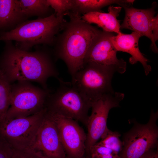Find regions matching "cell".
<instances>
[{"label":"cell","mask_w":158,"mask_h":158,"mask_svg":"<svg viewBox=\"0 0 158 158\" xmlns=\"http://www.w3.org/2000/svg\"><path fill=\"white\" fill-rule=\"evenodd\" d=\"M72 9L70 11L81 15L94 12H101L107 6L116 4L123 7L131 6L134 0H73Z\"/></svg>","instance_id":"e0dca14e"},{"label":"cell","mask_w":158,"mask_h":158,"mask_svg":"<svg viewBox=\"0 0 158 158\" xmlns=\"http://www.w3.org/2000/svg\"><path fill=\"white\" fill-rule=\"evenodd\" d=\"M55 123L67 158H85L86 133L77 121L48 112Z\"/></svg>","instance_id":"8fae6325"},{"label":"cell","mask_w":158,"mask_h":158,"mask_svg":"<svg viewBox=\"0 0 158 158\" xmlns=\"http://www.w3.org/2000/svg\"><path fill=\"white\" fill-rule=\"evenodd\" d=\"M143 36L140 32L132 31L130 34L122 32L115 35L111 38V42L117 51L126 52L131 56L129 60V63L134 64L139 62L142 65L146 75H147L151 71V67L148 65V60L140 52L139 47L140 38Z\"/></svg>","instance_id":"5bb4252c"},{"label":"cell","mask_w":158,"mask_h":158,"mask_svg":"<svg viewBox=\"0 0 158 158\" xmlns=\"http://www.w3.org/2000/svg\"><path fill=\"white\" fill-rule=\"evenodd\" d=\"M158 111L152 110L147 123L134 122L132 128L123 136L119 158H141L150 150L158 148Z\"/></svg>","instance_id":"52a82bcc"},{"label":"cell","mask_w":158,"mask_h":158,"mask_svg":"<svg viewBox=\"0 0 158 158\" xmlns=\"http://www.w3.org/2000/svg\"><path fill=\"white\" fill-rule=\"evenodd\" d=\"M27 20L21 11L18 0H0V30L2 32L13 30Z\"/></svg>","instance_id":"2e32d148"},{"label":"cell","mask_w":158,"mask_h":158,"mask_svg":"<svg viewBox=\"0 0 158 158\" xmlns=\"http://www.w3.org/2000/svg\"><path fill=\"white\" fill-rule=\"evenodd\" d=\"M6 144L8 158H42L32 152L13 148L6 142Z\"/></svg>","instance_id":"603a6c76"},{"label":"cell","mask_w":158,"mask_h":158,"mask_svg":"<svg viewBox=\"0 0 158 158\" xmlns=\"http://www.w3.org/2000/svg\"><path fill=\"white\" fill-rule=\"evenodd\" d=\"M87 157L90 158H119L118 154L98 142L90 149Z\"/></svg>","instance_id":"7402d4cb"},{"label":"cell","mask_w":158,"mask_h":158,"mask_svg":"<svg viewBox=\"0 0 158 158\" xmlns=\"http://www.w3.org/2000/svg\"><path fill=\"white\" fill-rule=\"evenodd\" d=\"M114 33L102 31L101 34L91 47L86 55L85 64L92 62L106 66H113L122 74L126 71V63L122 59H118L117 51L111 40Z\"/></svg>","instance_id":"4fadbf2b"},{"label":"cell","mask_w":158,"mask_h":158,"mask_svg":"<svg viewBox=\"0 0 158 158\" xmlns=\"http://www.w3.org/2000/svg\"><path fill=\"white\" fill-rule=\"evenodd\" d=\"M60 85L49 94L46 104L47 111L73 119L86 125L92 102L72 85L58 79Z\"/></svg>","instance_id":"277c9868"},{"label":"cell","mask_w":158,"mask_h":158,"mask_svg":"<svg viewBox=\"0 0 158 158\" xmlns=\"http://www.w3.org/2000/svg\"><path fill=\"white\" fill-rule=\"evenodd\" d=\"M141 158H158V148L150 150Z\"/></svg>","instance_id":"d4e9b609"},{"label":"cell","mask_w":158,"mask_h":158,"mask_svg":"<svg viewBox=\"0 0 158 158\" xmlns=\"http://www.w3.org/2000/svg\"><path fill=\"white\" fill-rule=\"evenodd\" d=\"M11 95L10 83L0 69V122L5 119L10 105Z\"/></svg>","instance_id":"d6986e66"},{"label":"cell","mask_w":158,"mask_h":158,"mask_svg":"<svg viewBox=\"0 0 158 158\" xmlns=\"http://www.w3.org/2000/svg\"><path fill=\"white\" fill-rule=\"evenodd\" d=\"M116 72L119 73L115 66L88 62L72 77L71 83L92 103L104 95L114 91L111 82Z\"/></svg>","instance_id":"5b68a950"},{"label":"cell","mask_w":158,"mask_h":158,"mask_svg":"<svg viewBox=\"0 0 158 158\" xmlns=\"http://www.w3.org/2000/svg\"><path fill=\"white\" fill-rule=\"evenodd\" d=\"M50 7L54 11L58 17H64L72 10L73 0H47Z\"/></svg>","instance_id":"44dd1931"},{"label":"cell","mask_w":158,"mask_h":158,"mask_svg":"<svg viewBox=\"0 0 158 158\" xmlns=\"http://www.w3.org/2000/svg\"><path fill=\"white\" fill-rule=\"evenodd\" d=\"M157 6L154 2L152 7L146 9H140L132 6L123 7L125 15L120 29L130 30L141 33L151 42V47L154 53H157L156 42L158 39V16L154 15Z\"/></svg>","instance_id":"30bf717a"},{"label":"cell","mask_w":158,"mask_h":158,"mask_svg":"<svg viewBox=\"0 0 158 158\" xmlns=\"http://www.w3.org/2000/svg\"><path fill=\"white\" fill-rule=\"evenodd\" d=\"M4 42V50L0 56V69L10 83L33 81L47 89L48 79L52 77L58 78L59 73L50 51L43 48L34 51H25L11 41Z\"/></svg>","instance_id":"6da1fadb"},{"label":"cell","mask_w":158,"mask_h":158,"mask_svg":"<svg viewBox=\"0 0 158 158\" xmlns=\"http://www.w3.org/2000/svg\"><path fill=\"white\" fill-rule=\"evenodd\" d=\"M66 22L64 17H57L55 13L45 18L27 20L13 30L1 32L0 41H15L16 46L26 51L40 44L53 46Z\"/></svg>","instance_id":"3957f363"},{"label":"cell","mask_w":158,"mask_h":158,"mask_svg":"<svg viewBox=\"0 0 158 158\" xmlns=\"http://www.w3.org/2000/svg\"><path fill=\"white\" fill-rule=\"evenodd\" d=\"M28 151L42 158H67L56 126L47 111Z\"/></svg>","instance_id":"7c38bea8"},{"label":"cell","mask_w":158,"mask_h":158,"mask_svg":"<svg viewBox=\"0 0 158 158\" xmlns=\"http://www.w3.org/2000/svg\"><path fill=\"white\" fill-rule=\"evenodd\" d=\"M0 158H8L5 142L0 138Z\"/></svg>","instance_id":"cb8c5ba5"},{"label":"cell","mask_w":158,"mask_h":158,"mask_svg":"<svg viewBox=\"0 0 158 158\" xmlns=\"http://www.w3.org/2000/svg\"><path fill=\"white\" fill-rule=\"evenodd\" d=\"M124 97L123 93L113 91L104 95L92 102L91 113L86 125L87 131L85 147L87 155L108 128L107 121L110 110L119 107L120 102Z\"/></svg>","instance_id":"9c48e42d"},{"label":"cell","mask_w":158,"mask_h":158,"mask_svg":"<svg viewBox=\"0 0 158 158\" xmlns=\"http://www.w3.org/2000/svg\"><path fill=\"white\" fill-rule=\"evenodd\" d=\"M87 158H90L89 157H87Z\"/></svg>","instance_id":"484cf974"},{"label":"cell","mask_w":158,"mask_h":158,"mask_svg":"<svg viewBox=\"0 0 158 158\" xmlns=\"http://www.w3.org/2000/svg\"><path fill=\"white\" fill-rule=\"evenodd\" d=\"M122 7L110 6L108 13L101 12H90L81 16V18L90 24H95L101 28L103 31L115 33L121 32L120 21L117 19Z\"/></svg>","instance_id":"9a60e30c"},{"label":"cell","mask_w":158,"mask_h":158,"mask_svg":"<svg viewBox=\"0 0 158 158\" xmlns=\"http://www.w3.org/2000/svg\"><path fill=\"white\" fill-rule=\"evenodd\" d=\"M50 94L48 89L34 86L28 81L11 85L10 106L5 119L26 117L44 109Z\"/></svg>","instance_id":"ba28073f"},{"label":"cell","mask_w":158,"mask_h":158,"mask_svg":"<svg viewBox=\"0 0 158 158\" xmlns=\"http://www.w3.org/2000/svg\"><path fill=\"white\" fill-rule=\"evenodd\" d=\"M120 134L116 131H112L108 128L97 142L119 154L123 147L122 141L120 139Z\"/></svg>","instance_id":"ffe728a7"},{"label":"cell","mask_w":158,"mask_h":158,"mask_svg":"<svg viewBox=\"0 0 158 158\" xmlns=\"http://www.w3.org/2000/svg\"><path fill=\"white\" fill-rule=\"evenodd\" d=\"M66 15L69 20L56 37L53 54L56 59L65 63L72 77L85 65L87 53L102 31L86 22L80 15L71 11Z\"/></svg>","instance_id":"7a4b0ae2"},{"label":"cell","mask_w":158,"mask_h":158,"mask_svg":"<svg viewBox=\"0 0 158 158\" xmlns=\"http://www.w3.org/2000/svg\"><path fill=\"white\" fill-rule=\"evenodd\" d=\"M22 13L27 19L32 16L45 18L52 13L51 8L47 0H18Z\"/></svg>","instance_id":"ac0fdd59"},{"label":"cell","mask_w":158,"mask_h":158,"mask_svg":"<svg viewBox=\"0 0 158 158\" xmlns=\"http://www.w3.org/2000/svg\"><path fill=\"white\" fill-rule=\"evenodd\" d=\"M45 107L32 115L0 122V138L15 149L29 151L46 112Z\"/></svg>","instance_id":"8992f818"}]
</instances>
